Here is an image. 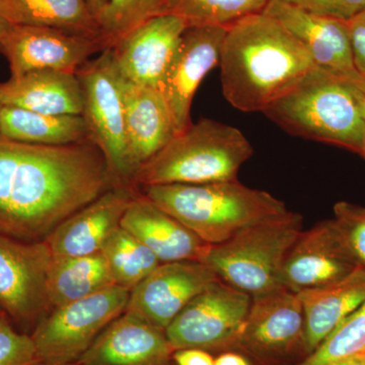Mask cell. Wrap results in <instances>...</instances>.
<instances>
[{"label": "cell", "instance_id": "cell-1", "mask_svg": "<svg viewBox=\"0 0 365 365\" xmlns=\"http://www.w3.org/2000/svg\"><path fill=\"white\" fill-rule=\"evenodd\" d=\"M112 184L118 185L91 139L41 145L0 138V234L44 241Z\"/></svg>", "mask_w": 365, "mask_h": 365}, {"label": "cell", "instance_id": "cell-2", "mask_svg": "<svg viewBox=\"0 0 365 365\" xmlns=\"http://www.w3.org/2000/svg\"><path fill=\"white\" fill-rule=\"evenodd\" d=\"M218 66L225 100L245 113H263L316 67L304 46L264 13L228 26Z\"/></svg>", "mask_w": 365, "mask_h": 365}, {"label": "cell", "instance_id": "cell-3", "mask_svg": "<svg viewBox=\"0 0 365 365\" xmlns=\"http://www.w3.org/2000/svg\"><path fill=\"white\" fill-rule=\"evenodd\" d=\"M359 83L316 66L263 114L290 135L340 146L365 160Z\"/></svg>", "mask_w": 365, "mask_h": 365}, {"label": "cell", "instance_id": "cell-4", "mask_svg": "<svg viewBox=\"0 0 365 365\" xmlns=\"http://www.w3.org/2000/svg\"><path fill=\"white\" fill-rule=\"evenodd\" d=\"M143 195L210 246L245 228L288 212L279 199L237 180L143 187Z\"/></svg>", "mask_w": 365, "mask_h": 365}, {"label": "cell", "instance_id": "cell-5", "mask_svg": "<svg viewBox=\"0 0 365 365\" xmlns=\"http://www.w3.org/2000/svg\"><path fill=\"white\" fill-rule=\"evenodd\" d=\"M253 153V146L241 130L203 118L173 137L144 163L133 181L143 187L234 181Z\"/></svg>", "mask_w": 365, "mask_h": 365}, {"label": "cell", "instance_id": "cell-6", "mask_svg": "<svg viewBox=\"0 0 365 365\" xmlns=\"http://www.w3.org/2000/svg\"><path fill=\"white\" fill-rule=\"evenodd\" d=\"M302 232V216L289 210L210 246L203 263L250 297L267 294L283 287L285 260Z\"/></svg>", "mask_w": 365, "mask_h": 365}, {"label": "cell", "instance_id": "cell-7", "mask_svg": "<svg viewBox=\"0 0 365 365\" xmlns=\"http://www.w3.org/2000/svg\"><path fill=\"white\" fill-rule=\"evenodd\" d=\"M130 290L113 285L54 307L31 333L41 359L49 364L78 362L98 335L126 311Z\"/></svg>", "mask_w": 365, "mask_h": 365}, {"label": "cell", "instance_id": "cell-8", "mask_svg": "<svg viewBox=\"0 0 365 365\" xmlns=\"http://www.w3.org/2000/svg\"><path fill=\"white\" fill-rule=\"evenodd\" d=\"M76 76L83 86V117L90 139L104 155L113 179L124 185L133 177L128 163L122 78L111 48L86 62Z\"/></svg>", "mask_w": 365, "mask_h": 365}, {"label": "cell", "instance_id": "cell-9", "mask_svg": "<svg viewBox=\"0 0 365 365\" xmlns=\"http://www.w3.org/2000/svg\"><path fill=\"white\" fill-rule=\"evenodd\" d=\"M52 259L45 241L0 234V309L21 332L32 333L51 309L47 281Z\"/></svg>", "mask_w": 365, "mask_h": 365}, {"label": "cell", "instance_id": "cell-10", "mask_svg": "<svg viewBox=\"0 0 365 365\" xmlns=\"http://www.w3.org/2000/svg\"><path fill=\"white\" fill-rule=\"evenodd\" d=\"M252 297L225 281L211 283L165 329L173 349H215L239 342Z\"/></svg>", "mask_w": 365, "mask_h": 365}, {"label": "cell", "instance_id": "cell-11", "mask_svg": "<svg viewBox=\"0 0 365 365\" xmlns=\"http://www.w3.org/2000/svg\"><path fill=\"white\" fill-rule=\"evenodd\" d=\"M106 49L103 38L49 26H13L0 42L11 78L38 71L76 73L93 55Z\"/></svg>", "mask_w": 365, "mask_h": 365}, {"label": "cell", "instance_id": "cell-12", "mask_svg": "<svg viewBox=\"0 0 365 365\" xmlns=\"http://www.w3.org/2000/svg\"><path fill=\"white\" fill-rule=\"evenodd\" d=\"M218 279L203 262L160 264L131 290L125 312L165 331L194 297Z\"/></svg>", "mask_w": 365, "mask_h": 365}, {"label": "cell", "instance_id": "cell-13", "mask_svg": "<svg viewBox=\"0 0 365 365\" xmlns=\"http://www.w3.org/2000/svg\"><path fill=\"white\" fill-rule=\"evenodd\" d=\"M359 263L334 220L302 232L285 260L282 287L299 292L344 279Z\"/></svg>", "mask_w": 365, "mask_h": 365}, {"label": "cell", "instance_id": "cell-14", "mask_svg": "<svg viewBox=\"0 0 365 365\" xmlns=\"http://www.w3.org/2000/svg\"><path fill=\"white\" fill-rule=\"evenodd\" d=\"M227 32L225 26H194L182 34L160 88L176 135L192 124V101L205 76L220 64Z\"/></svg>", "mask_w": 365, "mask_h": 365}, {"label": "cell", "instance_id": "cell-15", "mask_svg": "<svg viewBox=\"0 0 365 365\" xmlns=\"http://www.w3.org/2000/svg\"><path fill=\"white\" fill-rule=\"evenodd\" d=\"M187 26L173 14L151 19L111 48L122 78L160 91Z\"/></svg>", "mask_w": 365, "mask_h": 365}, {"label": "cell", "instance_id": "cell-16", "mask_svg": "<svg viewBox=\"0 0 365 365\" xmlns=\"http://www.w3.org/2000/svg\"><path fill=\"white\" fill-rule=\"evenodd\" d=\"M263 13L279 21L304 46L314 66L355 83L364 81L353 62L348 21L309 13L283 0H268Z\"/></svg>", "mask_w": 365, "mask_h": 365}, {"label": "cell", "instance_id": "cell-17", "mask_svg": "<svg viewBox=\"0 0 365 365\" xmlns=\"http://www.w3.org/2000/svg\"><path fill=\"white\" fill-rule=\"evenodd\" d=\"M133 198L130 188L116 185L69 216L44 240L53 256L100 253L110 235L121 227L125 211Z\"/></svg>", "mask_w": 365, "mask_h": 365}, {"label": "cell", "instance_id": "cell-18", "mask_svg": "<svg viewBox=\"0 0 365 365\" xmlns=\"http://www.w3.org/2000/svg\"><path fill=\"white\" fill-rule=\"evenodd\" d=\"M239 342L257 354L276 355L304 343V316L299 294L285 287L252 297Z\"/></svg>", "mask_w": 365, "mask_h": 365}, {"label": "cell", "instance_id": "cell-19", "mask_svg": "<svg viewBox=\"0 0 365 365\" xmlns=\"http://www.w3.org/2000/svg\"><path fill=\"white\" fill-rule=\"evenodd\" d=\"M173 349L165 331L124 312L98 335L81 365H168Z\"/></svg>", "mask_w": 365, "mask_h": 365}, {"label": "cell", "instance_id": "cell-20", "mask_svg": "<svg viewBox=\"0 0 365 365\" xmlns=\"http://www.w3.org/2000/svg\"><path fill=\"white\" fill-rule=\"evenodd\" d=\"M121 78L128 163L134 179L144 163L172 140L176 130L162 91Z\"/></svg>", "mask_w": 365, "mask_h": 365}, {"label": "cell", "instance_id": "cell-21", "mask_svg": "<svg viewBox=\"0 0 365 365\" xmlns=\"http://www.w3.org/2000/svg\"><path fill=\"white\" fill-rule=\"evenodd\" d=\"M121 227L145 245L160 263L203 262L210 248V245L144 195L132 199Z\"/></svg>", "mask_w": 365, "mask_h": 365}, {"label": "cell", "instance_id": "cell-22", "mask_svg": "<svg viewBox=\"0 0 365 365\" xmlns=\"http://www.w3.org/2000/svg\"><path fill=\"white\" fill-rule=\"evenodd\" d=\"M0 104L48 115L83 116V86L72 72L38 71L0 83Z\"/></svg>", "mask_w": 365, "mask_h": 365}, {"label": "cell", "instance_id": "cell-23", "mask_svg": "<svg viewBox=\"0 0 365 365\" xmlns=\"http://www.w3.org/2000/svg\"><path fill=\"white\" fill-rule=\"evenodd\" d=\"M304 316V348L312 353L365 302V268L344 279L299 292Z\"/></svg>", "mask_w": 365, "mask_h": 365}, {"label": "cell", "instance_id": "cell-24", "mask_svg": "<svg viewBox=\"0 0 365 365\" xmlns=\"http://www.w3.org/2000/svg\"><path fill=\"white\" fill-rule=\"evenodd\" d=\"M0 11L11 26H49L102 38L88 0H0Z\"/></svg>", "mask_w": 365, "mask_h": 365}, {"label": "cell", "instance_id": "cell-25", "mask_svg": "<svg viewBox=\"0 0 365 365\" xmlns=\"http://www.w3.org/2000/svg\"><path fill=\"white\" fill-rule=\"evenodd\" d=\"M1 137L19 143L66 145L90 139L85 118L79 115H48L4 106Z\"/></svg>", "mask_w": 365, "mask_h": 365}, {"label": "cell", "instance_id": "cell-26", "mask_svg": "<svg viewBox=\"0 0 365 365\" xmlns=\"http://www.w3.org/2000/svg\"><path fill=\"white\" fill-rule=\"evenodd\" d=\"M116 285L104 255L53 256L48 272L47 289L51 309L85 299Z\"/></svg>", "mask_w": 365, "mask_h": 365}, {"label": "cell", "instance_id": "cell-27", "mask_svg": "<svg viewBox=\"0 0 365 365\" xmlns=\"http://www.w3.org/2000/svg\"><path fill=\"white\" fill-rule=\"evenodd\" d=\"M111 270L115 283L131 290L160 265V260L131 232L120 227L101 250Z\"/></svg>", "mask_w": 365, "mask_h": 365}, {"label": "cell", "instance_id": "cell-28", "mask_svg": "<svg viewBox=\"0 0 365 365\" xmlns=\"http://www.w3.org/2000/svg\"><path fill=\"white\" fill-rule=\"evenodd\" d=\"M268 0H168V14L178 16L187 28L225 26L251 14L263 13Z\"/></svg>", "mask_w": 365, "mask_h": 365}, {"label": "cell", "instance_id": "cell-29", "mask_svg": "<svg viewBox=\"0 0 365 365\" xmlns=\"http://www.w3.org/2000/svg\"><path fill=\"white\" fill-rule=\"evenodd\" d=\"M168 0H106L98 16L101 35L107 48L139 26L167 14Z\"/></svg>", "mask_w": 365, "mask_h": 365}, {"label": "cell", "instance_id": "cell-30", "mask_svg": "<svg viewBox=\"0 0 365 365\" xmlns=\"http://www.w3.org/2000/svg\"><path fill=\"white\" fill-rule=\"evenodd\" d=\"M365 351V302L299 365H334Z\"/></svg>", "mask_w": 365, "mask_h": 365}, {"label": "cell", "instance_id": "cell-31", "mask_svg": "<svg viewBox=\"0 0 365 365\" xmlns=\"http://www.w3.org/2000/svg\"><path fill=\"white\" fill-rule=\"evenodd\" d=\"M31 334L21 332L6 314L0 317V365L42 364Z\"/></svg>", "mask_w": 365, "mask_h": 365}, {"label": "cell", "instance_id": "cell-32", "mask_svg": "<svg viewBox=\"0 0 365 365\" xmlns=\"http://www.w3.org/2000/svg\"><path fill=\"white\" fill-rule=\"evenodd\" d=\"M334 222L355 260L365 268V207L341 201L334 206Z\"/></svg>", "mask_w": 365, "mask_h": 365}, {"label": "cell", "instance_id": "cell-33", "mask_svg": "<svg viewBox=\"0 0 365 365\" xmlns=\"http://www.w3.org/2000/svg\"><path fill=\"white\" fill-rule=\"evenodd\" d=\"M319 16L349 21L365 11V0H283Z\"/></svg>", "mask_w": 365, "mask_h": 365}, {"label": "cell", "instance_id": "cell-34", "mask_svg": "<svg viewBox=\"0 0 365 365\" xmlns=\"http://www.w3.org/2000/svg\"><path fill=\"white\" fill-rule=\"evenodd\" d=\"M348 26L355 69L365 81V11L348 21Z\"/></svg>", "mask_w": 365, "mask_h": 365}, {"label": "cell", "instance_id": "cell-35", "mask_svg": "<svg viewBox=\"0 0 365 365\" xmlns=\"http://www.w3.org/2000/svg\"><path fill=\"white\" fill-rule=\"evenodd\" d=\"M172 359L176 365H215L212 355L199 348H181L174 350Z\"/></svg>", "mask_w": 365, "mask_h": 365}, {"label": "cell", "instance_id": "cell-36", "mask_svg": "<svg viewBox=\"0 0 365 365\" xmlns=\"http://www.w3.org/2000/svg\"><path fill=\"white\" fill-rule=\"evenodd\" d=\"M215 365H251L242 355L234 352H225L215 359Z\"/></svg>", "mask_w": 365, "mask_h": 365}, {"label": "cell", "instance_id": "cell-37", "mask_svg": "<svg viewBox=\"0 0 365 365\" xmlns=\"http://www.w3.org/2000/svg\"><path fill=\"white\" fill-rule=\"evenodd\" d=\"M334 365H365V351L347 357Z\"/></svg>", "mask_w": 365, "mask_h": 365}, {"label": "cell", "instance_id": "cell-38", "mask_svg": "<svg viewBox=\"0 0 365 365\" xmlns=\"http://www.w3.org/2000/svg\"><path fill=\"white\" fill-rule=\"evenodd\" d=\"M105 1L106 0H88L91 13H93L95 18L97 19V21H98V16H100L101 13H102L103 7L105 6Z\"/></svg>", "mask_w": 365, "mask_h": 365}, {"label": "cell", "instance_id": "cell-39", "mask_svg": "<svg viewBox=\"0 0 365 365\" xmlns=\"http://www.w3.org/2000/svg\"><path fill=\"white\" fill-rule=\"evenodd\" d=\"M11 24L9 23L2 16L1 11H0V42L4 39V36L6 35L7 32L11 30Z\"/></svg>", "mask_w": 365, "mask_h": 365}, {"label": "cell", "instance_id": "cell-40", "mask_svg": "<svg viewBox=\"0 0 365 365\" xmlns=\"http://www.w3.org/2000/svg\"><path fill=\"white\" fill-rule=\"evenodd\" d=\"M357 85V97H359L360 107H361L362 115L365 120V90L362 88L361 85Z\"/></svg>", "mask_w": 365, "mask_h": 365}, {"label": "cell", "instance_id": "cell-41", "mask_svg": "<svg viewBox=\"0 0 365 365\" xmlns=\"http://www.w3.org/2000/svg\"><path fill=\"white\" fill-rule=\"evenodd\" d=\"M39 365H81L78 362H71V364H49V362L43 361Z\"/></svg>", "mask_w": 365, "mask_h": 365}, {"label": "cell", "instance_id": "cell-42", "mask_svg": "<svg viewBox=\"0 0 365 365\" xmlns=\"http://www.w3.org/2000/svg\"><path fill=\"white\" fill-rule=\"evenodd\" d=\"M2 109H4V106L0 104V125H1V114H2ZM0 138H2L1 137V132H0Z\"/></svg>", "mask_w": 365, "mask_h": 365}, {"label": "cell", "instance_id": "cell-43", "mask_svg": "<svg viewBox=\"0 0 365 365\" xmlns=\"http://www.w3.org/2000/svg\"><path fill=\"white\" fill-rule=\"evenodd\" d=\"M360 85H361L362 88H364L365 90V81H362V83H360Z\"/></svg>", "mask_w": 365, "mask_h": 365}, {"label": "cell", "instance_id": "cell-44", "mask_svg": "<svg viewBox=\"0 0 365 365\" xmlns=\"http://www.w3.org/2000/svg\"><path fill=\"white\" fill-rule=\"evenodd\" d=\"M2 314H4V312L1 311V309H0V317H1Z\"/></svg>", "mask_w": 365, "mask_h": 365}, {"label": "cell", "instance_id": "cell-45", "mask_svg": "<svg viewBox=\"0 0 365 365\" xmlns=\"http://www.w3.org/2000/svg\"><path fill=\"white\" fill-rule=\"evenodd\" d=\"M168 365H170V364H168Z\"/></svg>", "mask_w": 365, "mask_h": 365}]
</instances>
